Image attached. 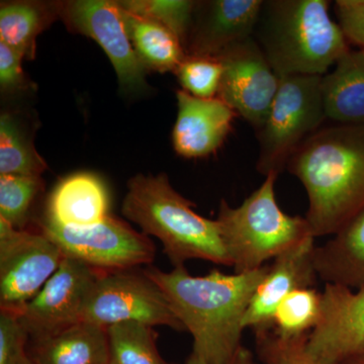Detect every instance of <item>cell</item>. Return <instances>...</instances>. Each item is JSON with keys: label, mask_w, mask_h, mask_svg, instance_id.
Here are the masks:
<instances>
[{"label": "cell", "mask_w": 364, "mask_h": 364, "mask_svg": "<svg viewBox=\"0 0 364 364\" xmlns=\"http://www.w3.org/2000/svg\"><path fill=\"white\" fill-rule=\"evenodd\" d=\"M268 268L233 274L214 269L203 277L189 274L186 267L166 272L149 265L143 270L193 336L191 353L207 364H231L242 346L244 316Z\"/></svg>", "instance_id": "obj_1"}, {"label": "cell", "mask_w": 364, "mask_h": 364, "mask_svg": "<svg viewBox=\"0 0 364 364\" xmlns=\"http://www.w3.org/2000/svg\"><path fill=\"white\" fill-rule=\"evenodd\" d=\"M287 170L306 189L313 236H333L364 208V124L322 127L299 146Z\"/></svg>", "instance_id": "obj_2"}, {"label": "cell", "mask_w": 364, "mask_h": 364, "mask_svg": "<svg viewBox=\"0 0 364 364\" xmlns=\"http://www.w3.org/2000/svg\"><path fill=\"white\" fill-rule=\"evenodd\" d=\"M327 0L263 1L254 39L279 77L323 76L350 51Z\"/></svg>", "instance_id": "obj_3"}, {"label": "cell", "mask_w": 364, "mask_h": 364, "mask_svg": "<svg viewBox=\"0 0 364 364\" xmlns=\"http://www.w3.org/2000/svg\"><path fill=\"white\" fill-rule=\"evenodd\" d=\"M193 208L172 188L166 174H138L128 182L122 212L142 233L161 242L174 267L191 259L232 267L217 221L198 215Z\"/></svg>", "instance_id": "obj_4"}, {"label": "cell", "mask_w": 364, "mask_h": 364, "mask_svg": "<svg viewBox=\"0 0 364 364\" xmlns=\"http://www.w3.org/2000/svg\"><path fill=\"white\" fill-rule=\"evenodd\" d=\"M275 174L238 207L225 200L215 219L235 272H253L313 236L306 217L284 213L275 196Z\"/></svg>", "instance_id": "obj_5"}, {"label": "cell", "mask_w": 364, "mask_h": 364, "mask_svg": "<svg viewBox=\"0 0 364 364\" xmlns=\"http://www.w3.org/2000/svg\"><path fill=\"white\" fill-rule=\"evenodd\" d=\"M322 76L286 75L262 127L256 169L262 176H279L296 149L316 133L326 119L321 90Z\"/></svg>", "instance_id": "obj_6"}, {"label": "cell", "mask_w": 364, "mask_h": 364, "mask_svg": "<svg viewBox=\"0 0 364 364\" xmlns=\"http://www.w3.org/2000/svg\"><path fill=\"white\" fill-rule=\"evenodd\" d=\"M81 322L105 329L119 323L136 322L186 331L162 289L144 270L102 272L85 299Z\"/></svg>", "instance_id": "obj_7"}, {"label": "cell", "mask_w": 364, "mask_h": 364, "mask_svg": "<svg viewBox=\"0 0 364 364\" xmlns=\"http://www.w3.org/2000/svg\"><path fill=\"white\" fill-rule=\"evenodd\" d=\"M41 233L60 249L64 257L73 258L102 272L150 265L156 253L147 235L111 215L85 228L60 226L45 219Z\"/></svg>", "instance_id": "obj_8"}, {"label": "cell", "mask_w": 364, "mask_h": 364, "mask_svg": "<svg viewBox=\"0 0 364 364\" xmlns=\"http://www.w3.org/2000/svg\"><path fill=\"white\" fill-rule=\"evenodd\" d=\"M64 256L43 233L0 219V306L18 313L56 272Z\"/></svg>", "instance_id": "obj_9"}, {"label": "cell", "mask_w": 364, "mask_h": 364, "mask_svg": "<svg viewBox=\"0 0 364 364\" xmlns=\"http://www.w3.org/2000/svg\"><path fill=\"white\" fill-rule=\"evenodd\" d=\"M60 18L71 32L90 38L102 48L124 93L135 95L147 90V70L132 45L119 1H62Z\"/></svg>", "instance_id": "obj_10"}, {"label": "cell", "mask_w": 364, "mask_h": 364, "mask_svg": "<svg viewBox=\"0 0 364 364\" xmlns=\"http://www.w3.org/2000/svg\"><path fill=\"white\" fill-rule=\"evenodd\" d=\"M217 58L223 67L217 97L257 132L279 90V76L254 37L228 48Z\"/></svg>", "instance_id": "obj_11"}, {"label": "cell", "mask_w": 364, "mask_h": 364, "mask_svg": "<svg viewBox=\"0 0 364 364\" xmlns=\"http://www.w3.org/2000/svg\"><path fill=\"white\" fill-rule=\"evenodd\" d=\"M102 273L64 257L39 293L18 313L28 337L38 343L80 323L85 299Z\"/></svg>", "instance_id": "obj_12"}, {"label": "cell", "mask_w": 364, "mask_h": 364, "mask_svg": "<svg viewBox=\"0 0 364 364\" xmlns=\"http://www.w3.org/2000/svg\"><path fill=\"white\" fill-rule=\"evenodd\" d=\"M321 315L309 334V353L325 364H339L364 352V287L324 284Z\"/></svg>", "instance_id": "obj_13"}, {"label": "cell", "mask_w": 364, "mask_h": 364, "mask_svg": "<svg viewBox=\"0 0 364 364\" xmlns=\"http://www.w3.org/2000/svg\"><path fill=\"white\" fill-rule=\"evenodd\" d=\"M263 0L198 1L186 40L188 56L217 58L228 48L253 37Z\"/></svg>", "instance_id": "obj_14"}, {"label": "cell", "mask_w": 364, "mask_h": 364, "mask_svg": "<svg viewBox=\"0 0 364 364\" xmlns=\"http://www.w3.org/2000/svg\"><path fill=\"white\" fill-rule=\"evenodd\" d=\"M315 240V237H308L273 259L244 316V329L250 328L254 332L272 329L273 314L289 294L315 287L318 279L314 264Z\"/></svg>", "instance_id": "obj_15"}, {"label": "cell", "mask_w": 364, "mask_h": 364, "mask_svg": "<svg viewBox=\"0 0 364 364\" xmlns=\"http://www.w3.org/2000/svg\"><path fill=\"white\" fill-rule=\"evenodd\" d=\"M178 114L174 124V150L184 158H203L221 148L232 130L236 112L220 98H198L176 92Z\"/></svg>", "instance_id": "obj_16"}, {"label": "cell", "mask_w": 364, "mask_h": 364, "mask_svg": "<svg viewBox=\"0 0 364 364\" xmlns=\"http://www.w3.org/2000/svg\"><path fill=\"white\" fill-rule=\"evenodd\" d=\"M109 203L107 189L97 176L72 174L52 191L46 219L63 227L93 226L109 215Z\"/></svg>", "instance_id": "obj_17"}, {"label": "cell", "mask_w": 364, "mask_h": 364, "mask_svg": "<svg viewBox=\"0 0 364 364\" xmlns=\"http://www.w3.org/2000/svg\"><path fill=\"white\" fill-rule=\"evenodd\" d=\"M314 264L324 284L364 287V208L330 240L316 246Z\"/></svg>", "instance_id": "obj_18"}, {"label": "cell", "mask_w": 364, "mask_h": 364, "mask_svg": "<svg viewBox=\"0 0 364 364\" xmlns=\"http://www.w3.org/2000/svg\"><path fill=\"white\" fill-rule=\"evenodd\" d=\"M326 119L335 124H364V51L350 50L321 82Z\"/></svg>", "instance_id": "obj_19"}, {"label": "cell", "mask_w": 364, "mask_h": 364, "mask_svg": "<svg viewBox=\"0 0 364 364\" xmlns=\"http://www.w3.org/2000/svg\"><path fill=\"white\" fill-rule=\"evenodd\" d=\"M36 344L38 364H109L107 329L80 322Z\"/></svg>", "instance_id": "obj_20"}, {"label": "cell", "mask_w": 364, "mask_h": 364, "mask_svg": "<svg viewBox=\"0 0 364 364\" xmlns=\"http://www.w3.org/2000/svg\"><path fill=\"white\" fill-rule=\"evenodd\" d=\"M61 2L9 1L0 6V42L23 58L33 60L37 38L60 18Z\"/></svg>", "instance_id": "obj_21"}, {"label": "cell", "mask_w": 364, "mask_h": 364, "mask_svg": "<svg viewBox=\"0 0 364 364\" xmlns=\"http://www.w3.org/2000/svg\"><path fill=\"white\" fill-rule=\"evenodd\" d=\"M122 11L132 45L146 70L176 72L186 57L178 38L155 21Z\"/></svg>", "instance_id": "obj_22"}, {"label": "cell", "mask_w": 364, "mask_h": 364, "mask_svg": "<svg viewBox=\"0 0 364 364\" xmlns=\"http://www.w3.org/2000/svg\"><path fill=\"white\" fill-rule=\"evenodd\" d=\"M48 168L21 117H0V176H42Z\"/></svg>", "instance_id": "obj_23"}, {"label": "cell", "mask_w": 364, "mask_h": 364, "mask_svg": "<svg viewBox=\"0 0 364 364\" xmlns=\"http://www.w3.org/2000/svg\"><path fill=\"white\" fill-rule=\"evenodd\" d=\"M109 364H170L157 348V333L151 326L119 323L107 328Z\"/></svg>", "instance_id": "obj_24"}, {"label": "cell", "mask_w": 364, "mask_h": 364, "mask_svg": "<svg viewBox=\"0 0 364 364\" xmlns=\"http://www.w3.org/2000/svg\"><path fill=\"white\" fill-rule=\"evenodd\" d=\"M322 293L316 287L299 289L289 294L277 306L272 330L282 338H296L310 334L321 315Z\"/></svg>", "instance_id": "obj_25"}, {"label": "cell", "mask_w": 364, "mask_h": 364, "mask_svg": "<svg viewBox=\"0 0 364 364\" xmlns=\"http://www.w3.org/2000/svg\"><path fill=\"white\" fill-rule=\"evenodd\" d=\"M124 11L155 21L174 33L186 46L198 1L191 0H123ZM186 50V49H184Z\"/></svg>", "instance_id": "obj_26"}, {"label": "cell", "mask_w": 364, "mask_h": 364, "mask_svg": "<svg viewBox=\"0 0 364 364\" xmlns=\"http://www.w3.org/2000/svg\"><path fill=\"white\" fill-rule=\"evenodd\" d=\"M43 188L41 176H0V219L23 230L31 208Z\"/></svg>", "instance_id": "obj_27"}, {"label": "cell", "mask_w": 364, "mask_h": 364, "mask_svg": "<svg viewBox=\"0 0 364 364\" xmlns=\"http://www.w3.org/2000/svg\"><path fill=\"white\" fill-rule=\"evenodd\" d=\"M183 91L198 98H215L221 85L223 67L215 57L188 56L176 69Z\"/></svg>", "instance_id": "obj_28"}, {"label": "cell", "mask_w": 364, "mask_h": 364, "mask_svg": "<svg viewBox=\"0 0 364 364\" xmlns=\"http://www.w3.org/2000/svg\"><path fill=\"white\" fill-rule=\"evenodd\" d=\"M254 333L258 354L264 364H325L309 353V334L296 338H282L272 329Z\"/></svg>", "instance_id": "obj_29"}, {"label": "cell", "mask_w": 364, "mask_h": 364, "mask_svg": "<svg viewBox=\"0 0 364 364\" xmlns=\"http://www.w3.org/2000/svg\"><path fill=\"white\" fill-rule=\"evenodd\" d=\"M28 333L21 325L18 314L0 312V364H18L26 355L25 345Z\"/></svg>", "instance_id": "obj_30"}, {"label": "cell", "mask_w": 364, "mask_h": 364, "mask_svg": "<svg viewBox=\"0 0 364 364\" xmlns=\"http://www.w3.org/2000/svg\"><path fill=\"white\" fill-rule=\"evenodd\" d=\"M23 57L0 42V88L2 93H21L35 87L23 70Z\"/></svg>", "instance_id": "obj_31"}, {"label": "cell", "mask_w": 364, "mask_h": 364, "mask_svg": "<svg viewBox=\"0 0 364 364\" xmlns=\"http://www.w3.org/2000/svg\"><path fill=\"white\" fill-rule=\"evenodd\" d=\"M334 11L349 44L364 51V0H337Z\"/></svg>", "instance_id": "obj_32"}, {"label": "cell", "mask_w": 364, "mask_h": 364, "mask_svg": "<svg viewBox=\"0 0 364 364\" xmlns=\"http://www.w3.org/2000/svg\"><path fill=\"white\" fill-rule=\"evenodd\" d=\"M231 364H257L256 363L255 359H254V356L252 352L248 350L245 347L241 346V348L239 349L238 352H237L236 355L232 361Z\"/></svg>", "instance_id": "obj_33"}, {"label": "cell", "mask_w": 364, "mask_h": 364, "mask_svg": "<svg viewBox=\"0 0 364 364\" xmlns=\"http://www.w3.org/2000/svg\"><path fill=\"white\" fill-rule=\"evenodd\" d=\"M339 364H364V352L363 353L358 354V355L352 356L350 358L345 359L344 361Z\"/></svg>", "instance_id": "obj_34"}, {"label": "cell", "mask_w": 364, "mask_h": 364, "mask_svg": "<svg viewBox=\"0 0 364 364\" xmlns=\"http://www.w3.org/2000/svg\"><path fill=\"white\" fill-rule=\"evenodd\" d=\"M186 364H207L205 361L202 360L200 358L195 355V354L191 353L189 355L188 361H186Z\"/></svg>", "instance_id": "obj_35"}, {"label": "cell", "mask_w": 364, "mask_h": 364, "mask_svg": "<svg viewBox=\"0 0 364 364\" xmlns=\"http://www.w3.org/2000/svg\"><path fill=\"white\" fill-rule=\"evenodd\" d=\"M18 364H38V363H36V361L33 360V359L28 358V355H26L25 358L21 359V363Z\"/></svg>", "instance_id": "obj_36"}]
</instances>
